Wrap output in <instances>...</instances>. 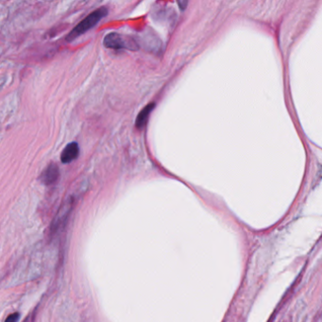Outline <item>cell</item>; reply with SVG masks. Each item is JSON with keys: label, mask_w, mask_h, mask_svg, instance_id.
I'll list each match as a JSON object with an SVG mask.
<instances>
[{"label": "cell", "mask_w": 322, "mask_h": 322, "mask_svg": "<svg viewBox=\"0 0 322 322\" xmlns=\"http://www.w3.org/2000/svg\"><path fill=\"white\" fill-rule=\"evenodd\" d=\"M107 14H108V9L105 8V7H101L97 11L90 13L82 22H79L77 26H75L72 30L71 33H69L68 36L66 37V40L68 42H71L73 40L77 38L82 34L86 33L87 31H89L93 26H96L97 23L102 19L103 17H105Z\"/></svg>", "instance_id": "6da1fadb"}, {"label": "cell", "mask_w": 322, "mask_h": 322, "mask_svg": "<svg viewBox=\"0 0 322 322\" xmlns=\"http://www.w3.org/2000/svg\"><path fill=\"white\" fill-rule=\"evenodd\" d=\"M103 44L107 48L111 49H127L136 51L138 49V45L136 41L126 35L120 33H111L104 37Z\"/></svg>", "instance_id": "7a4b0ae2"}, {"label": "cell", "mask_w": 322, "mask_h": 322, "mask_svg": "<svg viewBox=\"0 0 322 322\" xmlns=\"http://www.w3.org/2000/svg\"><path fill=\"white\" fill-rule=\"evenodd\" d=\"M60 176V171L57 165L50 164L47 168L43 171V173L40 176V180L45 185H51L54 182H56Z\"/></svg>", "instance_id": "3957f363"}, {"label": "cell", "mask_w": 322, "mask_h": 322, "mask_svg": "<svg viewBox=\"0 0 322 322\" xmlns=\"http://www.w3.org/2000/svg\"><path fill=\"white\" fill-rule=\"evenodd\" d=\"M79 153V148L77 143L73 142L68 144L61 155V160L63 164H69L75 159H77Z\"/></svg>", "instance_id": "277c9868"}, {"label": "cell", "mask_w": 322, "mask_h": 322, "mask_svg": "<svg viewBox=\"0 0 322 322\" xmlns=\"http://www.w3.org/2000/svg\"><path fill=\"white\" fill-rule=\"evenodd\" d=\"M155 108V103H149L144 108V109L139 113V115L137 116L136 121V126L137 129H141L146 126V124L148 122L149 115L151 114V112Z\"/></svg>", "instance_id": "5b68a950"}, {"label": "cell", "mask_w": 322, "mask_h": 322, "mask_svg": "<svg viewBox=\"0 0 322 322\" xmlns=\"http://www.w3.org/2000/svg\"><path fill=\"white\" fill-rule=\"evenodd\" d=\"M180 11H185L188 5V0H176Z\"/></svg>", "instance_id": "8992f818"}, {"label": "cell", "mask_w": 322, "mask_h": 322, "mask_svg": "<svg viewBox=\"0 0 322 322\" xmlns=\"http://www.w3.org/2000/svg\"><path fill=\"white\" fill-rule=\"evenodd\" d=\"M19 319V314L16 313V314H12L11 316H8L6 318V322H15L17 321Z\"/></svg>", "instance_id": "52a82bcc"}]
</instances>
